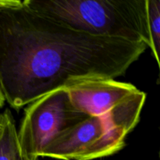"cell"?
I'll return each instance as SVG.
<instances>
[{
	"label": "cell",
	"instance_id": "1",
	"mask_svg": "<svg viewBox=\"0 0 160 160\" xmlns=\"http://www.w3.org/2000/svg\"><path fill=\"white\" fill-rule=\"evenodd\" d=\"M147 48L77 31L23 0H0V88L16 110L78 81L123 76Z\"/></svg>",
	"mask_w": 160,
	"mask_h": 160
},
{
	"label": "cell",
	"instance_id": "2",
	"mask_svg": "<svg viewBox=\"0 0 160 160\" xmlns=\"http://www.w3.org/2000/svg\"><path fill=\"white\" fill-rule=\"evenodd\" d=\"M23 1L36 12L79 32L149 46L146 0Z\"/></svg>",
	"mask_w": 160,
	"mask_h": 160
},
{
	"label": "cell",
	"instance_id": "3",
	"mask_svg": "<svg viewBox=\"0 0 160 160\" xmlns=\"http://www.w3.org/2000/svg\"><path fill=\"white\" fill-rule=\"evenodd\" d=\"M89 117L70 102L64 88H59L31 103L19 131L18 141L27 160H38L52 140L70 127Z\"/></svg>",
	"mask_w": 160,
	"mask_h": 160
},
{
	"label": "cell",
	"instance_id": "4",
	"mask_svg": "<svg viewBox=\"0 0 160 160\" xmlns=\"http://www.w3.org/2000/svg\"><path fill=\"white\" fill-rule=\"evenodd\" d=\"M146 99V94L138 91L104 114L106 128L103 134L79 160H92L115 154L125 145L128 134L138 124Z\"/></svg>",
	"mask_w": 160,
	"mask_h": 160
},
{
	"label": "cell",
	"instance_id": "5",
	"mask_svg": "<svg viewBox=\"0 0 160 160\" xmlns=\"http://www.w3.org/2000/svg\"><path fill=\"white\" fill-rule=\"evenodd\" d=\"M70 102L89 117L107 113L138 91L134 85L115 79L83 80L64 88Z\"/></svg>",
	"mask_w": 160,
	"mask_h": 160
},
{
	"label": "cell",
	"instance_id": "6",
	"mask_svg": "<svg viewBox=\"0 0 160 160\" xmlns=\"http://www.w3.org/2000/svg\"><path fill=\"white\" fill-rule=\"evenodd\" d=\"M104 115L89 117L58 134L42 152L40 157L79 160L81 156L103 134Z\"/></svg>",
	"mask_w": 160,
	"mask_h": 160
},
{
	"label": "cell",
	"instance_id": "7",
	"mask_svg": "<svg viewBox=\"0 0 160 160\" xmlns=\"http://www.w3.org/2000/svg\"><path fill=\"white\" fill-rule=\"evenodd\" d=\"M0 160H27L19 144L13 116L8 109L0 113Z\"/></svg>",
	"mask_w": 160,
	"mask_h": 160
},
{
	"label": "cell",
	"instance_id": "8",
	"mask_svg": "<svg viewBox=\"0 0 160 160\" xmlns=\"http://www.w3.org/2000/svg\"><path fill=\"white\" fill-rule=\"evenodd\" d=\"M147 25H148L149 46L159 67L160 48V1L146 0Z\"/></svg>",
	"mask_w": 160,
	"mask_h": 160
},
{
	"label": "cell",
	"instance_id": "9",
	"mask_svg": "<svg viewBox=\"0 0 160 160\" xmlns=\"http://www.w3.org/2000/svg\"><path fill=\"white\" fill-rule=\"evenodd\" d=\"M5 103H6V100H5L4 95H3L2 92V89L0 88V110L3 108Z\"/></svg>",
	"mask_w": 160,
	"mask_h": 160
}]
</instances>
